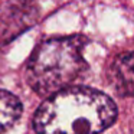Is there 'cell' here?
<instances>
[{"label":"cell","instance_id":"obj_1","mask_svg":"<svg viewBox=\"0 0 134 134\" xmlns=\"http://www.w3.org/2000/svg\"><path fill=\"white\" fill-rule=\"evenodd\" d=\"M115 118V104L104 92L68 87L45 99L33 117V127L38 134H99Z\"/></svg>","mask_w":134,"mask_h":134},{"label":"cell","instance_id":"obj_2","mask_svg":"<svg viewBox=\"0 0 134 134\" xmlns=\"http://www.w3.org/2000/svg\"><path fill=\"white\" fill-rule=\"evenodd\" d=\"M82 36L52 38L42 42L30 55L26 79L39 95H52L65 90L85 71Z\"/></svg>","mask_w":134,"mask_h":134},{"label":"cell","instance_id":"obj_3","mask_svg":"<svg viewBox=\"0 0 134 134\" xmlns=\"http://www.w3.org/2000/svg\"><path fill=\"white\" fill-rule=\"evenodd\" d=\"M108 79L120 97L134 95V52L121 53L114 59L108 71Z\"/></svg>","mask_w":134,"mask_h":134},{"label":"cell","instance_id":"obj_4","mask_svg":"<svg viewBox=\"0 0 134 134\" xmlns=\"http://www.w3.org/2000/svg\"><path fill=\"white\" fill-rule=\"evenodd\" d=\"M22 114V104L16 95L0 90V133L6 131L19 120Z\"/></svg>","mask_w":134,"mask_h":134}]
</instances>
